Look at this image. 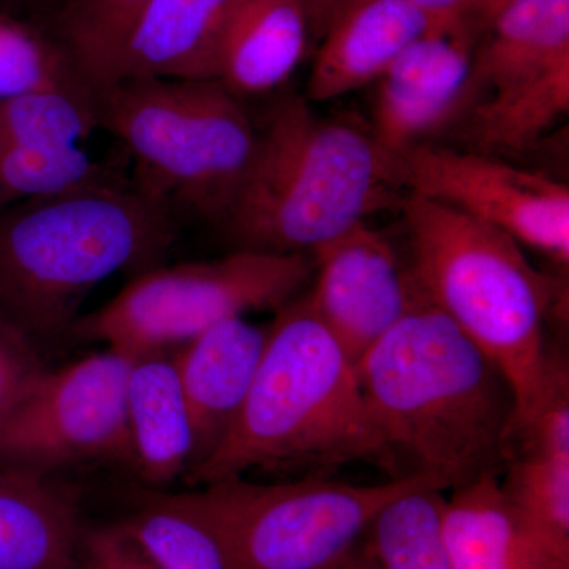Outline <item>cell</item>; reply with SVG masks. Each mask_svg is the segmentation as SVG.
Wrapping results in <instances>:
<instances>
[{"instance_id":"obj_1","label":"cell","mask_w":569,"mask_h":569,"mask_svg":"<svg viewBox=\"0 0 569 569\" xmlns=\"http://www.w3.org/2000/svg\"><path fill=\"white\" fill-rule=\"evenodd\" d=\"M356 370L402 477L445 492L500 477L518 413L515 391L497 362L425 296Z\"/></svg>"},{"instance_id":"obj_2","label":"cell","mask_w":569,"mask_h":569,"mask_svg":"<svg viewBox=\"0 0 569 569\" xmlns=\"http://www.w3.org/2000/svg\"><path fill=\"white\" fill-rule=\"evenodd\" d=\"M355 463L380 468L388 479L406 478L378 432L353 359L307 295L295 298L269 326L238 418L187 477L201 486L253 470L331 478Z\"/></svg>"},{"instance_id":"obj_3","label":"cell","mask_w":569,"mask_h":569,"mask_svg":"<svg viewBox=\"0 0 569 569\" xmlns=\"http://www.w3.org/2000/svg\"><path fill=\"white\" fill-rule=\"evenodd\" d=\"M173 241L170 209L111 179L0 209V318L44 351L100 283L159 264Z\"/></svg>"},{"instance_id":"obj_4","label":"cell","mask_w":569,"mask_h":569,"mask_svg":"<svg viewBox=\"0 0 569 569\" xmlns=\"http://www.w3.org/2000/svg\"><path fill=\"white\" fill-rule=\"evenodd\" d=\"M406 192L370 129L321 118L306 97L271 108L244 182L220 227L236 249L312 253L399 208Z\"/></svg>"},{"instance_id":"obj_5","label":"cell","mask_w":569,"mask_h":569,"mask_svg":"<svg viewBox=\"0 0 569 569\" xmlns=\"http://www.w3.org/2000/svg\"><path fill=\"white\" fill-rule=\"evenodd\" d=\"M399 209L419 293L507 376L518 402L515 437L545 391L552 353L546 325L559 284L531 266L518 242L473 217L413 193Z\"/></svg>"},{"instance_id":"obj_6","label":"cell","mask_w":569,"mask_h":569,"mask_svg":"<svg viewBox=\"0 0 569 569\" xmlns=\"http://www.w3.org/2000/svg\"><path fill=\"white\" fill-rule=\"evenodd\" d=\"M100 126L133 157L138 192L222 224L244 182L258 129L222 82L123 80L97 93Z\"/></svg>"},{"instance_id":"obj_7","label":"cell","mask_w":569,"mask_h":569,"mask_svg":"<svg viewBox=\"0 0 569 569\" xmlns=\"http://www.w3.org/2000/svg\"><path fill=\"white\" fill-rule=\"evenodd\" d=\"M422 481L307 477L260 485L236 477L176 497L211 531L228 569H331L361 545L388 501Z\"/></svg>"},{"instance_id":"obj_8","label":"cell","mask_w":569,"mask_h":569,"mask_svg":"<svg viewBox=\"0 0 569 569\" xmlns=\"http://www.w3.org/2000/svg\"><path fill=\"white\" fill-rule=\"evenodd\" d=\"M312 253L236 249L227 257L138 272L70 337L107 343L130 358L181 347L209 326L253 310L282 309L313 277Z\"/></svg>"},{"instance_id":"obj_9","label":"cell","mask_w":569,"mask_h":569,"mask_svg":"<svg viewBox=\"0 0 569 569\" xmlns=\"http://www.w3.org/2000/svg\"><path fill=\"white\" fill-rule=\"evenodd\" d=\"M569 112V0H501L475 51L468 140L500 156L531 148Z\"/></svg>"},{"instance_id":"obj_10","label":"cell","mask_w":569,"mask_h":569,"mask_svg":"<svg viewBox=\"0 0 569 569\" xmlns=\"http://www.w3.org/2000/svg\"><path fill=\"white\" fill-rule=\"evenodd\" d=\"M132 358L108 348L48 367L0 426V468L48 477L62 468L112 463L137 471L127 387Z\"/></svg>"},{"instance_id":"obj_11","label":"cell","mask_w":569,"mask_h":569,"mask_svg":"<svg viewBox=\"0 0 569 569\" xmlns=\"http://www.w3.org/2000/svg\"><path fill=\"white\" fill-rule=\"evenodd\" d=\"M406 193L429 198L509 236L520 247L567 268L569 189L539 171L479 151L419 142L389 152Z\"/></svg>"},{"instance_id":"obj_12","label":"cell","mask_w":569,"mask_h":569,"mask_svg":"<svg viewBox=\"0 0 569 569\" xmlns=\"http://www.w3.org/2000/svg\"><path fill=\"white\" fill-rule=\"evenodd\" d=\"M312 254L316 283L307 298L358 365L418 301L417 283L400 264L391 241L369 222Z\"/></svg>"},{"instance_id":"obj_13","label":"cell","mask_w":569,"mask_h":569,"mask_svg":"<svg viewBox=\"0 0 569 569\" xmlns=\"http://www.w3.org/2000/svg\"><path fill=\"white\" fill-rule=\"evenodd\" d=\"M485 26H432L373 82L377 88L369 129L385 151L426 142L429 134L460 118Z\"/></svg>"},{"instance_id":"obj_14","label":"cell","mask_w":569,"mask_h":569,"mask_svg":"<svg viewBox=\"0 0 569 569\" xmlns=\"http://www.w3.org/2000/svg\"><path fill=\"white\" fill-rule=\"evenodd\" d=\"M268 335L269 328L250 323L244 317H231L209 326L173 356L194 429L190 471L211 455L238 418Z\"/></svg>"},{"instance_id":"obj_15","label":"cell","mask_w":569,"mask_h":569,"mask_svg":"<svg viewBox=\"0 0 569 569\" xmlns=\"http://www.w3.org/2000/svg\"><path fill=\"white\" fill-rule=\"evenodd\" d=\"M436 22L408 0H337L307 82V100L328 102L373 84Z\"/></svg>"},{"instance_id":"obj_16","label":"cell","mask_w":569,"mask_h":569,"mask_svg":"<svg viewBox=\"0 0 569 569\" xmlns=\"http://www.w3.org/2000/svg\"><path fill=\"white\" fill-rule=\"evenodd\" d=\"M241 2L151 0L127 41L116 82L217 80L223 37Z\"/></svg>"},{"instance_id":"obj_17","label":"cell","mask_w":569,"mask_h":569,"mask_svg":"<svg viewBox=\"0 0 569 569\" xmlns=\"http://www.w3.org/2000/svg\"><path fill=\"white\" fill-rule=\"evenodd\" d=\"M443 535L452 569H569V557L548 545L486 477L447 492Z\"/></svg>"},{"instance_id":"obj_18","label":"cell","mask_w":569,"mask_h":569,"mask_svg":"<svg viewBox=\"0 0 569 569\" xmlns=\"http://www.w3.org/2000/svg\"><path fill=\"white\" fill-rule=\"evenodd\" d=\"M84 530L69 490L0 468V569H82Z\"/></svg>"},{"instance_id":"obj_19","label":"cell","mask_w":569,"mask_h":569,"mask_svg":"<svg viewBox=\"0 0 569 569\" xmlns=\"http://www.w3.org/2000/svg\"><path fill=\"white\" fill-rule=\"evenodd\" d=\"M127 410L142 482L157 490L189 473L194 429L173 356L159 351L132 358Z\"/></svg>"},{"instance_id":"obj_20","label":"cell","mask_w":569,"mask_h":569,"mask_svg":"<svg viewBox=\"0 0 569 569\" xmlns=\"http://www.w3.org/2000/svg\"><path fill=\"white\" fill-rule=\"evenodd\" d=\"M310 36L299 0H242L223 37L217 81L241 99L274 91L298 69Z\"/></svg>"},{"instance_id":"obj_21","label":"cell","mask_w":569,"mask_h":569,"mask_svg":"<svg viewBox=\"0 0 569 569\" xmlns=\"http://www.w3.org/2000/svg\"><path fill=\"white\" fill-rule=\"evenodd\" d=\"M447 492L422 481L378 511L365 545L381 569H452L443 535Z\"/></svg>"},{"instance_id":"obj_22","label":"cell","mask_w":569,"mask_h":569,"mask_svg":"<svg viewBox=\"0 0 569 569\" xmlns=\"http://www.w3.org/2000/svg\"><path fill=\"white\" fill-rule=\"evenodd\" d=\"M151 0H70L63 10V48L93 92L118 78L127 41Z\"/></svg>"},{"instance_id":"obj_23","label":"cell","mask_w":569,"mask_h":569,"mask_svg":"<svg viewBox=\"0 0 569 569\" xmlns=\"http://www.w3.org/2000/svg\"><path fill=\"white\" fill-rule=\"evenodd\" d=\"M121 523L160 569H228L211 531L176 493L152 489Z\"/></svg>"},{"instance_id":"obj_24","label":"cell","mask_w":569,"mask_h":569,"mask_svg":"<svg viewBox=\"0 0 569 569\" xmlns=\"http://www.w3.org/2000/svg\"><path fill=\"white\" fill-rule=\"evenodd\" d=\"M500 485L531 529L569 557V452L519 449L505 463Z\"/></svg>"},{"instance_id":"obj_25","label":"cell","mask_w":569,"mask_h":569,"mask_svg":"<svg viewBox=\"0 0 569 569\" xmlns=\"http://www.w3.org/2000/svg\"><path fill=\"white\" fill-rule=\"evenodd\" d=\"M100 126L97 97L44 91L0 102V142L28 148L80 146Z\"/></svg>"},{"instance_id":"obj_26","label":"cell","mask_w":569,"mask_h":569,"mask_svg":"<svg viewBox=\"0 0 569 569\" xmlns=\"http://www.w3.org/2000/svg\"><path fill=\"white\" fill-rule=\"evenodd\" d=\"M44 91L96 96L66 48L52 43L28 22L0 11V102Z\"/></svg>"},{"instance_id":"obj_27","label":"cell","mask_w":569,"mask_h":569,"mask_svg":"<svg viewBox=\"0 0 569 569\" xmlns=\"http://www.w3.org/2000/svg\"><path fill=\"white\" fill-rule=\"evenodd\" d=\"M104 179L100 163L80 146L28 148L0 142V209Z\"/></svg>"},{"instance_id":"obj_28","label":"cell","mask_w":569,"mask_h":569,"mask_svg":"<svg viewBox=\"0 0 569 569\" xmlns=\"http://www.w3.org/2000/svg\"><path fill=\"white\" fill-rule=\"evenodd\" d=\"M48 370L43 348L0 318V426Z\"/></svg>"},{"instance_id":"obj_29","label":"cell","mask_w":569,"mask_h":569,"mask_svg":"<svg viewBox=\"0 0 569 569\" xmlns=\"http://www.w3.org/2000/svg\"><path fill=\"white\" fill-rule=\"evenodd\" d=\"M82 569H160L121 522L84 530Z\"/></svg>"},{"instance_id":"obj_30","label":"cell","mask_w":569,"mask_h":569,"mask_svg":"<svg viewBox=\"0 0 569 569\" xmlns=\"http://www.w3.org/2000/svg\"><path fill=\"white\" fill-rule=\"evenodd\" d=\"M436 24L479 22L486 24L501 0H408Z\"/></svg>"},{"instance_id":"obj_31","label":"cell","mask_w":569,"mask_h":569,"mask_svg":"<svg viewBox=\"0 0 569 569\" xmlns=\"http://www.w3.org/2000/svg\"><path fill=\"white\" fill-rule=\"evenodd\" d=\"M307 11L313 36H323L337 0H299Z\"/></svg>"},{"instance_id":"obj_32","label":"cell","mask_w":569,"mask_h":569,"mask_svg":"<svg viewBox=\"0 0 569 569\" xmlns=\"http://www.w3.org/2000/svg\"><path fill=\"white\" fill-rule=\"evenodd\" d=\"M331 569H381L380 565L372 556L369 548L361 541L358 548L351 550L346 559L340 560L335 568Z\"/></svg>"}]
</instances>
